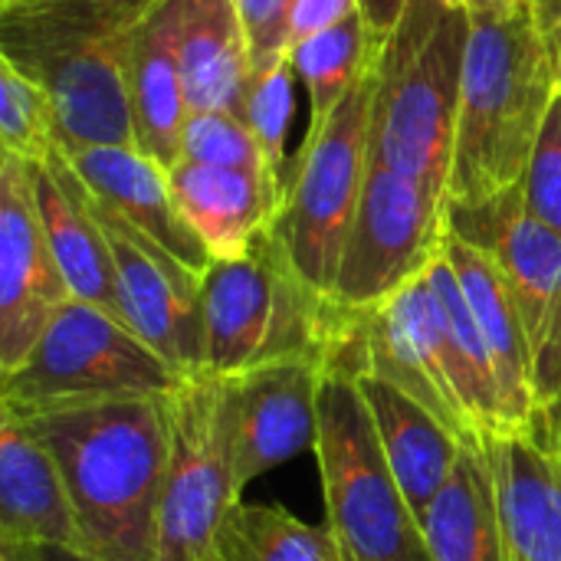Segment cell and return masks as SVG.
<instances>
[{"label": "cell", "mask_w": 561, "mask_h": 561, "mask_svg": "<svg viewBox=\"0 0 561 561\" xmlns=\"http://www.w3.org/2000/svg\"><path fill=\"white\" fill-rule=\"evenodd\" d=\"M559 92L561 59L539 26L536 3H470L447 210L480 207L523 187Z\"/></svg>", "instance_id": "cell-1"}, {"label": "cell", "mask_w": 561, "mask_h": 561, "mask_svg": "<svg viewBox=\"0 0 561 561\" xmlns=\"http://www.w3.org/2000/svg\"><path fill=\"white\" fill-rule=\"evenodd\" d=\"M23 421L66 480L82 552L102 561H158V510L171 450L168 394Z\"/></svg>", "instance_id": "cell-2"}, {"label": "cell", "mask_w": 561, "mask_h": 561, "mask_svg": "<svg viewBox=\"0 0 561 561\" xmlns=\"http://www.w3.org/2000/svg\"><path fill=\"white\" fill-rule=\"evenodd\" d=\"M154 0H16L0 7V59L36 79L62 145L135 148L128 43Z\"/></svg>", "instance_id": "cell-3"}, {"label": "cell", "mask_w": 561, "mask_h": 561, "mask_svg": "<svg viewBox=\"0 0 561 561\" xmlns=\"http://www.w3.org/2000/svg\"><path fill=\"white\" fill-rule=\"evenodd\" d=\"M470 43V3L408 0L375 53L368 154L447 197Z\"/></svg>", "instance_id": "cell-4"}, {"label": "cell", "mask_w": 561, "mask_h": 561, "mask_svg": "<svg viewBox=\"0 0 561 561\" xmlns=\"http://www.w3.org/2000/svg\"><path fill=\"white\" fill-rule=\"evenodd\" d=\"M201 312L207 375L233 381L293 358L325 362L332 299L293 270L273 230L243 256L210 263L201 279Z\"/></svg>", "instance_id": "cell-5"}, {"label": "cell", "mask_w": 561, "mask_h": 561, "mask_svg": "<svg viewBox=\"0 0 561 561\" xmlns=\"http://www.w3.org/2000/svg\"><path fill=\"white\" fill-rule=\"evenodd\" d=\"M316 457L325 493V526L342 561H431L411 510L355 378L325 371L319 391Z\"/></svg>", "instance_id": "cell-6"}, {"label": "cell", "mask_w": 561, "mask_h": 561, "mask_svg": "<svg viewBox=\"0 0 561 561\" xmlns=\"http://www.w3.org/2000/svg\"><path fill=\"white\" fill-rule=\"evenodd\" d=\"M0 378V408L33 417L125 398H164L187 375L171 368L112 312L69 299L26 362Z\"/></svg>", "instance_id": "cell-7"}, {"label": "cell", "mask_w": 561, "mask_h": 561, "mask_svg": "<svg viewBox=\"0 0 561 561\" xmlns=\"http://www.w3.org/2000/svg\"><path fill=\"white\" fill-rule=\"evenodd\" d=\"M371 66L339 102L329 122L309 131L273 227L293 270L322 296H332L335 289L342 250L371 164Z\"/></svg>", "instance_id": "cell-8"}, {"label": "cell", "mask_w": 561, "mask_h": 561, "mask_svg": "<svg viewBox=\"0 0 561 561\" xmlns=\"http://www.w3.org/2000/svg\"><path fill=\"white\" fill-rule=\"evenodd\" d=\"M171 450L158 510V561H214L217 533L240 503L233 477V381L187 375L171 394Z\"/></svg>", "instance_id": "cell-9"}, {"label": "cell", "mask_w": 561, "mask_h": 561, "mask_svg": "<svg viewBox=\"0 0 561 561\" xmlns=\"http://www.w3.org/2000/svg\"><path fill=\"white\" fill-rule=\"evenodd\" d=\"M447 230L496 260L529 342L539 414L559 411L561 233L526 210L523 187L480 207H450Z\"/></svg>", "instance_id": "cell-10"}, {"label": "cell", "mask_w": 561, "mask_h": 561, "mask_svg": "<svg viewBox=\"0 0 561 561\" xmlns=\"http://www.w3.org/2000/svg\"><path fill=\"white\" fill-rule=\"evenodd\" d=\"M447 240V197L385 164H368L342 250L332 299L352 309L385 302L424 276Z\"/></svg>", "instance_id": "cell-11"}, {"label": "cell", "mask_w": 561, "mask_h": 561, "mask_svg": "<svg viewBox=\"0 0 561 561\" xmlns=\"http://www.w3.org/2000/svg\"><path fill=\"white\" fill-rule=\"evenodd\" d=\"M89 191V187H85ZM92 214L105 230L118 273V302L125 325L181 375L204 371V312L201 276L138 233L118 214L89 194Z\"/></svg>", "instance_id": "cell-12"}, {"label": "cell", "mask_w": 561, "mask_h": 561, "mask_svg": "<svg viewBox=\"0 0 561 561\" xmlns=\"http://www.w3.org/2000/svg\"><path fill=\"white\" fill-rule=\"evenodd\" d=\"M72 299L43 233L30 164L0 161V375L20 368L56 312Z\"/></svg>", "instance_id": "cell-13"}, {"label": "cell", "mask_w": 561, "mask_h": 561, "mask_svg": "<svg viewBox=\"0 0 561 561\" xmlns=\"http://www.w3.org/2000/svg\"><path fill=\"white\" fill-rule=\"evenodd\" d=\"M322 358H293L233 378V477L237 493L263 473L316 450Z\"/></svg>", "instance_id": "cell-14"}, {"label": "cell", "mask_w": 561, "mask_h": 561, "mask_svg": "<svg viewBox=\"0 0 561 561\" xmlns=\"http://www.w3.org/2000/svg\"><path fill=\"white\" fill-rule=\"evenodd\" d=\"M89 194L204 279L214 256L181 217L168 171L128 145H62Z\"/></svg>", "instance_id": "cell-15"}, {"label": "cell", "mask_w": 561, "mask_h": 561, "mask_svg": "<svg viewBox=\"0 0 561 561\" xmlns=\"http://www.w3.org/2000/svg\"><path fill=\"white\" fill-rule=\"evenodd\" d=\"M500 510L516 561H561V440L542 414L519 431L486 437Z\"/></svg>", "instance_id": "cell-16"}, {"label": "cell", "mask_w": 561, "mask_h": 561, "mask_svg": "<svg viewBox=\"0 0 561 561\" xmlns=\"http://www.w3.org/2000/svg\"><path fill=\"white\" fill-rule=\"evenodd\" d=\"M30 178L43 233L49 240V250L62 270L72 299H82L122 319L112 247L105 240L102 224L92 214L82 178L62 154V145L46 164H30Z\"/></svg>", "instance_id": "cell-17"}, {"label": "cell", "mask_w": 561, "mask_h": 561, "mask_svg": "<svg viewBox=\"0 0 561 561\" xmlns=\"http://www.w3.org/2000/svg\"><path fill=\"white\" fill-rule=\"evenodd\" d=\"M0 542L82 552L66 480L33 427L0 408Z\"/></svg>", "instance_id": "cell-18"}, {"label": "cell", "mask_w": 561, "mask_h": 561, "mask_svg": "<svg viewBox=\"0 0 561 561\" xmlns=\"http://www.w3.org/2000/svg\"><path fill=\"white\" fill-rule=\"evenodd\" d=\"M181 0H154L128 43V102L135 148L171 171L181 161V138L191 115L181 56H178Z\"/></svg>", "instance_id": "cell-19"}, {"label": "cell", "mask_w": 561, "mask_h": 561, "mask_svg": "<svg viewBox=\"0 0 561 561\" xmlns=\"http://www.w3.org/2000/svg\"><path fill=\"white\" fill-rule=\"evenodd\" d=\"M168 184L181 217L214 260L243 256L263 233L276 227L286 201V194L263 174L210 168L184 158L168 171Z\"/></svg>", "instance_id": "cell-20"}, {"label": "cell", "mask_w": 561, "mask_h": 561, "mask_svg": "<svg viewBox=\"0 0 561 561\" xmlns=\"http://www.w3.org/2000/svg\"><path fill=\"white\" fill-rule=\"evenodd\" d=\"M444 256L450 260L460 279V289L470 302V312L486 339L493 371L500 381L506 434H519L536 421L539 404H536V388H533V355H529V342H526L516 302L510 296V286L496 260L486 250L463 243L450 230L444 240Z\"/></svg>", "instance_id": "cell-21"}, {"label": "cell", "mask_w": 561, "mask_h": 561, "mask_svg": "<svg viewBox=\"0 0 561 561\" xmlns=\"http://www.w3.org/2000/svg\"><path fill=\"white\" fill-rule=\"evenodd\" d=\"M358 385L375 414L385 457L424 526L427 510L444 493L450 473L457 470L463 444L470 440H460L434 411H427L401 388L378 378H362Z\"/></svg>", "instance_id": "cell-22"}, {"label": "cell", "mask_w": 561, "mask_h": 561, "mask_svg": "<svg viewBox=\"0 0 561 561\" xmlns=\"http://www.w3.org/2000/svg\"><path fill=\"white\" fill-rule=\"evenodd\" d=\"M178 56L191 112H227L247 122L253 62L233 0H181Z\"/></svg>", "instance_id": "cell-23"}, {"label": "cell", "mask_w": 561, "mask_h": 561, "mask_svg": "<svg viewBox=\"0 0 561 561\" xmlns=\"http://www.w3.org/2000/svg\"><path fill=\"white\" fill-rule=\"evenodd\" d=\"M431 561H516L486 437L463 444L457 470L424 516Z\"/></svg>", "instance_id": "cell-24"}, {"label": "cell", "mask_w": 561, "mask_h": 561, "mask_svg": "<svg viewBox=\"0 0 561 561\" xmlns=\"http://www.w3.org/2000/svg\"><path fill=\"white\" fill-rule=\"evenodd\" d=\"M427 279L434 286V296L444 312L447 329V348H450V371L457 398L467 411V421L480 437H503L506 417H503V398L500 381L493 371V358L486 348V339L470 312V302L460 289V279L450 266V260L440 256L427 266Z\"/></svg>", "instance_id": "cell-25"}, {"label": "cell", "mask_w": 561, "mask_h": 561, "mask_svg": "<svg viewBox=\"0 0 561 561\" xmlns=\"http://www.w3.org/2000/svg\"><path fill=\"white\" fill-rule=\"evenodd\" d=\"M214 561H342V552L329 526L279 506L237 503L217 533Z\"/></svg>", "instance_id": "cell-26"}, {"label": "cell", "mask_w": 561, "mask_h": 561, "mask_svg": "<svg viewBox=\"0 0 561 561\" xmlns=\"http://www.w3.org/2000/svg\"><path fill=\"white\" fill-rule=\"evenodd\" d=\"M375 53L378 49L365 23V13L332 30H322L289 49V62L312 99V128H322L329 122L339 102L352 92V85L371 66Z\"/></svg>", "instance_id": "cell-27"}, {"label": "cell", "mask_w": 561, "mask_h": 561, "mask_svg": "<svg viewBox=\"0 0 561 561\" xmlns=\"http://www.w3.org/2000/svg\"><path fill=\"white\" fill-rule=\"evenodd\" d=\"M0 141L3 154L26 164H46L62 145L49 92L7 59H0Z\"/></svg>", "instance_id": "cell-28"}, {"label": "cell", "mask_w": 561, "mask_h": 561, "mask_svg": "<svg viewBox=\"0 0 561 561\" xmlns=\"http://www.w3.org/2000/svg\"><path fill=\"white\" fill-rule=\"evenodd\" d=\"M296 82H299V76L286 56L276 66H270L266 72L253 76L250 99H247V125L266 158L270 178L283 191L289 184L283 174V164H286V131H289V122L296 112Z\"/></svg>", "instance_id": "cell-29"}, {"label": "cell", "mask_w": 561, "mask_h": 561, "mask_svg": "<svg viewBox=\"0 0 561 561\" xmlns=\"http://www.w3.org/2000/svg\"><path fill=\"white\" fill-rule=\"evenodd\" d=\"M181 158L210 164V168H237V171H253V174L270 178L266 158L253 138L250 125L227 112H191L187 125H184V138H181Z\"/></svg>", "instance_id": "cell-30"}, {"label": "cell", "mask_w": 561, "mask_h": 561, "mask_svg": "<svg viewBox=\"0 0 561 561\" xmlns=\"http://www.w3.org/2000/svg\"><path fill=\"white\" fill-rule=\"evenodd\" d=\"M523 204L536 220L561 233V92L533 148L523 178Z\"/></svg>", "instance_id": "cell-31"}, {"label": "cell", "mask_w": 561, "mask_h": 561, "mask_svg": "<svg viewBox=\"0 0 561 561\" xmlns=\"http://www.w3.org/2000/svg\"><path fill=\"white\" fill-rule=\"evenodd\" d=\"M233 7L247 30L253 76L289 56V16L296 0H233Z\"/></svg>", "instance_id": "cell-32"}, {"label": "cell", "mask_w": 561, "mask_h": 561, "mask_svg": "<svg viewBox=\"0 0 561 561\" xmlns=\"http://www.w3.org/2000/svg\"><path fill=\"white\" fill-rule=\"evenodd\" d=\"M365 0H296L289 16V49L362 13Z\"/></svg>", "instance_id": "cell-33"}, {"label": "cell", "mask_w": 561, "mask_h": 561, "mask_svg": "<svg viewBox=\"0 0 561 561\" xmlns=\"http://www.w3.org/2000/svg\"><path fill=\"white\" fill-rule=\"evenodd\" d=\"M408 0H365L362 3V13H365V23L371 30V39H375V49L388 39V33L394 30L401 10H404Z\"/></svg>", "instance_id": "cell-34"}, {"label": "cell", "mask_w": 561, "mask_h": 561, "mask_svg": "<svg viewBox=\"0 0 561 561\" xmlns=\"http://www.w3.org/2000/svg\"><path fill=\"white\" fill-rule=\"evenodd\" d=\"M533 3H536V16H539L542 33L549 36L552 49L561 59V0H533Z\"/></svg>", "instance_id": "cell-35"}, {"label": "cell", "mask_w": 561, "mask_h": 561, "mask_svg": "<svg viewBox=\"0 0 561 561\" xmlns=\"http://www.w3.org/2000/svg\"><path fill=\"white\" fill-rule=\"evenodd\" d=\"M0 561H43V549L26 542H0Z\"/></svg>", "instance_id": "cell-36"}, {"label": "cell", "mask_w": 561, "mask_h": 561, "mask_svg": "<svg viewBox=\"0 0 561 561\" xmlns=\"http://www.w3.org/2000/svg\"><path fill=\"white\" fill-rule=\"evenodd\" d=\"M43 561H102L89 552H76V549H43Z\"/></svg>", "instance_id": "cell-37"}, {"label": "cell", "mask_w": 561, "mask_h": 561, "mask_svg": "<svg viewBox=\"0 0 561 561\" xmlns=\"http://www.w3.org/2000/svg\"><path fill=\"white\" fill-rule=\"evenodd\" d=\"M542 417H546V424L559 434V440H561V408L559 411H552V414H542Z\"/></svg>", "instance_id": "cell-38"}, {"label": "cell", "mask_w": 561, "mask_h": 561, "mask_svg": "<svg viewBox=\"0 0 561 561\" xmlns=\"http://www.w3.org/2000/svg\"><path fill=\"white\" fill-rule=\"evenodd\" d=\"M10 3H16V0H0V7H10Z\"/></svg>", "instance_id": "cell-39"}, {"label": "cell", "mask_w": 561, "mask_h": 561, "mask_svg": "<svg viewBox=\"0 0 561 561\" xmlns=\"http://www.w3.org/2000/svg\"><path fill=\"white\" fill-rule=\"evenodd\" d=\"M463 3H483V0H463Z\"/></svg>", "instance_id": "cell-40"}]
</instances>
